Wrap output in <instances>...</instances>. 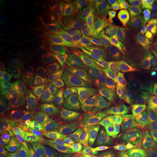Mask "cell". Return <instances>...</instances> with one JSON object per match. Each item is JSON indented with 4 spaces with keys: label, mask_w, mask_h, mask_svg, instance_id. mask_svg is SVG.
Listing matches in <instances>:
<instances>
[{
    "label": "cell",
    "mask_w": 157,
    "mask_h": 157,
    "mask_svg": "<svg viewBox=\"0 0 157 157\" xmlns=\"http://www.w3.org/2000/svg\"><path fill=\"white\" fill-rule=\"evenodd\" d=\"M123 112L157 114V98L142 86L126 84L119 94Z\"/></svg>",
    "instance_id": "cell-4"
},
{
    "label": "cell",
    "mask_w": 157,
    "mask_h": 157,
    "mask_svg": "<svg viewBox=\"0 0 157 157\" xmlns=\"http://www.w3.org/2000/svg\"><path fill=\"white\" fill-rule=\"evenodd\" d=\"M121 124L133 132L157 137V114L123 112Z\"/></svg>",
    "instance_id": "cell-10"
},
{
    "label": "cell",
    "mask_w": 157,
    "mask_h": 157,
    "mask_svg": "<svg viewBox=\"0 0 157 157\" xmlns=\"http://www.w3.org/2000/svg\"><path fill=\"white\" fill-rule=\"evenodd\" d=\"M50 5L49 4H42L38 8L35 10L29 17L33 22L36 23L39 28L44 30L48 17L50 14Z\"/></svg>",
    "instance_id": "cell-27"
},
{
    "label": "cell",
    "mask_w": 157,
    "mask_h": 157,
    "mask_svg": "<svg viewBox=\"0 0 157 157\" xmlns=\"http://www.w3.org/2000/svg\"><path fill=\"white\" fill-rule=\"evenodd\" d=\"M20 148L28 157H56L47 148L44 132L32 133L22 137Z\"/></svg>",
    "instance_id": "cell-14"
},
{
    "label": "cell",
    "mask_w": 157,
    "mask_h": 157,
    "mask_svg": "<svg viewBox=\"0 0 157 157\" xmlns=\"http://www.w3.org/2000/svg\"><path fill=\"white\" fill-rule=\"evenodd\" d=\"M1 136L4 138H14L30 134L29 127L19 122L13 113L3 111L1 114Z\"/></svg>",
    "instance_id": "cell-16"
},
{
    "label": "cell",
    "mask_w": 157,
    "mask_h": 157,
    "mask_svg": "<svg viewBox=\"0 0 157 157\" xmlns=\"http://www.w3.org/2000/svg\"><path fill=\"white\" fill-rule=\"evenodd\" d=\"M142 149L127 134V130L120 128L118 130L111 146L109 157H133Z\"/></svg>",
    "instance_id": "cell-15"
},
{
    "label": "cell",
    "mask_w": 157,
    "mask_h": 157,
    "mask_svg": "<svg viewBox=\"0 0 157 157\" xmlns=\"http://www.w3.org/2000/svg\"><path fill=\"white\" fill-rule=\"evenodd\" d=\"M0 94L1 103L13 109L22 110L26 107H30L28 98L21 94L15 88L3 82L0 83Z\"/></svg>",
    "instance_id": "cell-18"
},
{
    "label": "cell",
    "mask_w": 157,
    "mask_h": 157,
    "mask_svg": "<svg viewBox=\"0 0 157 157\" xmlns=\"http://www.w3.org/2000/svg\"><path fill=\"white\" fill-rule=\"evenodd\" d=\"M50 95L59 104L63 105H74L87 103L96 98L104 96L86 84L69 85L52 90Z\"/></svg>",
    "instance_id": "cell-8"
},
{
    "label": "cell",
    "mask_w": 157,
    "mask_h": 157,
    "mask_svg": "<svg viewBox=\"0 0 157 157\" xmlns=\"http://www.w3.org/2000/svg\"><path fill=\"white\" fill-rule=\"evenodd\" d=\"M1 157H8L6 154V153L5 151H2L1 153Z\"/></svg>",
    "instance_id": "cell-35"
},
{
    "label": "cell",
    "mask_w": 157,
    "mask_h": 157,
    "mask_svg": "<svg viewBox=\"0 0 157 157\" xmlns=\"http://www.w3.org/2000/svg\"><path fill=\"white\" fill-rule=\"evenodd\" d=\"M81 139V133L72 125L45 133L47 148L56 157H68L78 148Z\"/></svg>",
    "instance_id": "cell-6"
},
{
    "label": "cell",
    "mask_w": 157,
    "mask_h": 157,
    "mask_svg": "<svg viewBox=\"0 0 157 157\" xmlns=\"http://www.w3.org/2000/svg\"><path fill=\"white\" fill-rule=\"evenodd\" d=\"M133 157H148V156H147L145 154H143V153H140V154L135 155V156Z\"/></svg>",
    "instance_id": "cell-34"
},
{
    "label": "cell",
    "mask_w": 157,
    "mask_h": 157,
    "mask_svg": "<svg viewBox=\"0 0 157 157\" xmlns=\"http://www.w3.org/2000/svg\"><path fill=\"white\" fill-rule=\"evenodd\" d=\"M101 39L114 60H121L137 56L146 49L140 35H135L120 25Z\"/></svg>",
    "instance_id": "cell-3"
},
{
    "label": "cell",
    "mask_w": 157,
    "mask_h": 157,
    "mask_svg": "<svg viewBox=\"0 0 157 157\" xmlns=\"http://www.w3.org/2000/svg\"><path fill=\"white\" fill-rule=\"evenodd\" d=\"M12 2V1H1V16L4 22L19 28L30 25L31 22L30 17L23 15V13H16L11 11Z\"/></svg>",
    "instance_id": "cell-20"
},
{
    "label": "cell",
    "mask_w": 157,
    "mask_h": 157,
    "mask_svg": "<svg viewBox=\"0 0 157 157\" xmlns=\"http://www.w3.org/2000/svg\"><path fill=\"white\" fill-rule=\"evenodd\" d=\"M73 113L80 121L90 124L113 123L121 125L123 108L119 98L104 95L76 107Z\"/></svg>",
    "instance_id": "cell-2"
},
{
    "label": "cell",
    "mask_w": 157,
    "mask_h": 157,
    "mask_svg": "<svg viewBox=\"0 0 157 157\" xmlns=\"http://www.w3.org/2000/svg\"><path fill=\"white\" fill-rule=\"evenodd\" d=\"M30 0H19V1H17V5L19 6L20 12L22 13H24L25 8L30 4Z\"/></svg>",
    "instance_id": "cell-31"
},
{
    "label": "cell",
    "mask_w": 157,
    "mask_h": 157,
    "mask_svg": "<svg viewBox=\"0 0 157 157\" xmlns=\"http://www.w3.org/2000/svg\"><path fill=\"white\" fill-rule=\"evenodd\" d=\"M82 81L103 95L114 98H119L121 90L128 84L111 74L92 69L86 72Z\"/></svg>",
    "instance_id": "cell-7"
},
{
    "label": "cell",
    "mask_w": 157,
    "mask_h": 157,
    "mask_svg": "<svg viewBox=\"0 0 157 157\" xmlns=\"http://www.w3.org/2000/svg\"><path fill=\"white\" fill-rule=\"evenodd\" d=\"M137 29L146 49L150 50L157 44V3L148 2L139 20Z\"/></svg>",
    "instance_id": "cell-11"
},
{
    "label": "cell",
    "mask_w": 157,
    "mask_h": 157,
    "mask_svg": "<svg viewBox=\"0 0 157 157\" xmlns=\"http://www.w3.org/2000/svg\"><path fill=\"white\" fill-rule=\"evenodd\" d=\"M120 124L98 123L91 124L88 132V151L94 157H109L111 146Z\"/></svg>",
    "instance_id": "cell-5"
},
{
    "label": "cell",
    "mask_w": 157,
    "mask_h": 157,
    "mask_svg": "<svg viewBox=\"0 0 157 157\" xmlns=\"http://www.w3.org/2000/svg\"><path fill=\"white\" fill-rule=\"evenodd\" d=\"M36 81L48 87L62 88L69 86L68 84L82 80L74 74H48L36 77Z\"/></svg>",
    "instance_id": "cell-22"
},
{
    "label": "cell",
    "mask_w": 157,
    "mask_h": 157,
    "mask_svg": "<svg viewBox=\"0 0 157 157\" xmlns=\"http://www.w3.org/2000/svg\"><path fill=\"white\" fill-rule=\"evenodd\" d=\"M14 88L27 98L40 97L46 94H50L52 92L50 88L36 84H18L15 85Z\"/></svg>",
    "instance_id": "cell-25"
},
{
    "label": "cell",
    "mask_w": 157,
    "mask_h": 157,
    "mask_svg": "<svg viewBox=\"0 0 157 157\" xmlns=\"http://www.w3.org/2000/svg\"><path fill=\"white\" fill-rule=\"evenodd\" d=\"M128 136L138 144L148 157H157V137L138 134L127 130Z\"/></svg>",
    "instance_id": "cell-23"
},
{
    "label": "cell",
    "mask_w": 157,
    "mask_h": 157,
    "mask_svg": "<svg viewBox=\"0 0 157 157\" xmlns=\"http://www.w3.org/2000/svg\"><path fill=\"white\" fill-rule=\"evenodd\" d=\"M141 86L146 88L148 91L150 92L155 97L157 98V76Z\"/></svg>",
    "instance_id": "cell-30"
},
{
    "label": "cell",
    "mask_w": 157,
    "mask_h": 157,
    "mask_svg": "<svg viewBox=\"0 0 157 157\" xmlns=\"http://www.w3.org/2000/svg\"><path fill=\"white\" fill-rule=\"evenodd\" d=\"M1 60L10 63H16L17 65L42 63V62L39 61V60H37L36 58H30V57L25 56L21 54L10 55V56H7L1 58Z\"/></svg>",
    "instance_id": "cell-29"
},
{
    "label": "cell",
    "mask_w": 157,
    "mask_h": 157,
    "mask_svg": "<svg viewBox=\"0 0 157 157\" xmlns=\"http://www.w3.org/2000/svg\"><path fill=\"white\" fill-rule=\"evenodd\" d=\"M115 2L109 3L108 7L101 8L99 6H90L89 10L92 13L90 25L97 32L103 35L111 32L121 25L119 9L116 7Z\"/></svg>",
    "instance_id": "cell-9"
},
{
    "label": "cell",
    "mask_w": 157,
    "mask_h": 157,
    "mask_svg": "<svg viewBox=\"0 0 157 157\" xmlns=\"http://www.w3.org/2000/svg\"><path fill=\"white\" fill-rule=\"evenodd\" d=\"M87 56L92 70L109 74L114 60L111 56L101 38H93L87 48Z\"/></svg>",
    "instance_id": "cell-13"
},
{
    "label": "cell",
    "mask_w": 157,
    "mask_h": 157,
    "mask_svg": "<svg viewBox=\"0 0 157 157\" xmlns=\"http://www.w3.org/2000/svg\"><path fill=\"white\" fill-rule=\"evenodd\" d=\"M44 31L52 36L60 37L63 33L62 20L58 12L52 11L49 15Z\"/></svg>",
    "instance_id": "cell-26"
},
{
    "label": "cell",
    "mask_w": 157,
    "mask_h": 157,
    "mask_svg": "<svg viewBox=\"0 0 157 157\" xmlns=\"http://www.w3.org/2000/svg\"><path fill=\"white\" fill-rule=\"evenodd\" d=\"M0 58L13 54H31V51L24 44L21 42L10 34H7L2 29Z\"/></svg>",
    "instance_id": "cell-19"
},
{
    "label": "cell",
    "mask_w": 157,
    "mask_h": 157,
    "mask_svg": "<svg viewBox=\"0 0 157 157\" xmlns=\"http://www.w3.org/2000/svg\"><path fill=\"white\" fill-rule=\"evenodd\" d=\"M28 98L30 107L37 109L40 113L52 116H59L60 110V104L51 95Z\"/></svg>",
    "instance_id": "cell-21"
},
{
    "label": "cell",
    "mask_w": 157,
    "mask_h": 157,
    "mask_svg": "<svg viewBox=\"0 0 157 157\" xmlns=\"http://www.w3.org/2000/svg\"><path fill=\"white\" fill-rule=\"evenodd\" d=\"M148 51L150 52L151 55L153 60H154L155 68H156V70L157 71V44L153 47V48Z\"/></svg>",
    "instance_id": "cell-32"
},
{
    "label": "cell",
    "mask_w": 157,
    "mask_h": 157,
    "mask_svg": "<svg viewBox=\"0 0 157 157\" xmlns=\"http://www.w3.org/2000/svg\"><path fill=\"white\" fill-rule=\"evenodd\" d=\"M33 127L39 132L49 133L70 126L68 122L62 120L60 116H52L45 113H36L31 116Z\"/></svg>",
    "instance_id": "cell-17"
},
{
    "label": "cell",
    "mask_w": 157,
    "mask_h": 157,
    "mask_svg": "<svg viewBox=\"0 0 157 157\" xmlns=\"http://www.w3.org/2000/svg\"><path fill=\"white\" fill-rule=\"evenodd\" d=\"M145 1L126 0L119 3L121 25L133 34L140 35L137 24L145 10Z\"/></svg>",
    "instance_id": "cell-12"
},
{
    "label": "cell",
    "mask_w": 157,
    "mask_h": 157,
    "mask_svg": "<svg viewBox=\"0 0 157 157\" xmlns=\"http://www.w3.org/2000/svg\"><path fill=\"white\" fill-rule=\"evenodd\" d=\"M17 67L20 69L22 70L25 73H29V74H53L54 72H58L60 70L56 68L50 67L47 66H40L38 64H26V65H17Z\"/></svg>",
    "instance_id": "cell-28"
},
{
    "label": "cell",
    "mask_w": 157,
    "mask_h": 157,
    "mask_svg": "<svg viewBox=\"0 0 157 157\" xmlns=\"http://www.w3.org/2000/svg\"><path fill=\"white\" fill-rule=\"evenodd\" d=\"M0 74L5 80H21L25 78L34 77L32 74H26L17 67V66L2 63L0 65Z\"/></svg>",
    "instance_id": "cell-24"
},
{
    "label": "cell",
    "mask_w": 157,
    "mask_h": 157,
    "mask_svg": "<svg viewBox=\"0 0 157 157\" xmlns=\"http://www.w3.org/2000/svg\"><path fill=\"white\" fill-rule=\"evenodd\" d=\"M109 74L128 84L141 86L156 77L157 71L151 55L146 49L137 56L114 60Z\"/></svg>",
    "instance_id": "cell-1"
},
{
    "label": "cell",
    "mask_w": 157,
    "mask_h": 157,
    "mask_svg": "<svg viewBox=\"0 0 157 157\" xmlns=\"http://www.w3.org/2000/svg\"><path fill=\"white\" fill-rule=\"evenodd\" d=\"M16 157H28L25 154H23L22 151H17L16 154Z\"/></svg>",
    "instance_id": "cell-33"
}]
</instances>
